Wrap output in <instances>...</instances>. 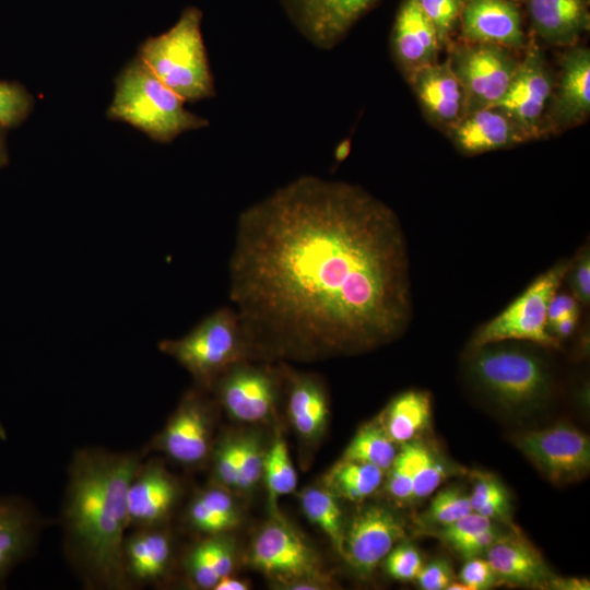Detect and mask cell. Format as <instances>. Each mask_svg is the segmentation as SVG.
Returning <instances> with one entry per match:
<instances>
[{
  "instance_id": "cell-1",
  "label": "cell",
  "mask_w": 590,
  "mask_h": 590,
  "mask_svg": "<svg viewBox=\"0 0 590 590\" xmlns=\"http://www.w3.org/2000/svg\"><path fill=\"white\" fill-rule=\"evenodd\" d=\"M229 299L251 357L314 361L388 344L413 315L401 222L358 185L298 177L240 213Z\"/></svg>"
},
{
  "instance_id": "cell-2",
  "label": "cell",
  "mask_w": 590,
  "mask_h": 590,
  "mask_svg": "<svg viewBox=\"0 0 590 590\" xmlns=\"http://www.w3.org/2000/svg\"><path fill=\"white\" fill-rule=\"evenodd\" d=\"M140 464L135 452L98 448L81 449L71 461L63 507L66 548L91 588H131L122 546L128 488Z\"/></svg>"
},
{
  "instance_id": "cell-3",
  "label": "cell",
  "mask_w": 590,
  "mask_h": 590,
  "mask_svg": "<svg viewBox=\"0 0 590 590\" xmlns=\"http://www.w3.org/2000/svg\"><path fill=\"white\" fill-rule=\"evenodd\" d=\"M472 352L468 364L470 378L506 412L527 414L550 400L552 375L539 354L503 342L472 347Z\"/></svg>"
},
{
  "instance_id": "cell-4",
  "label": "cell",
  "mask_w": 590,
  "mask_h": 590,
  "mask_svg": "<svg viewBox=\"0 0 590 590\" xmlns=\"http://www.w3.org/2000/svg\"><path fill=\"white\" fill-rule=\"evenodd\" d=\"M185 103L137 57L117 76L107 116L156 142L169 143L181 133L209 126L208 119L187 110Z\"/></svg>"
},
{
  "instance_id": "cell-5",
  "label": "cell",
  "mask_w": 590,
  "mask_h": 590,
  "mask_svg": "<svg viewBox=\"0 0 590 590\" xmlns=\"http://www.w3.org/2000/svg\"><path fill=\"white\" fill-rule=\"evenodd\" d=\"M202 12L187 7L166 32L149 37L138 58L185 102H199L215 95L202 31Z\"/></svg>"
},
{
  "instance_id": "cell-6",
  "label": "cell",
  "mask_w": 590,
  "mask_h": 590,
  "mask_svg": "<svg viewBox=\"0 0 590 590\" xmlns=\"http://www.w3.org/2000/svg\"><path fill=\"white\" fill-rule=\"evenodd\" d=\"M158 350L173 357L204 388L213 387L234 364L251 357L238 314L229 306L212 311L187 334L161 341Z\"/></svg>"
},
{
  "instance_id": "cell-7",
  "label": "cell",
  "mask_w": 590,
  "mask_h": 590,
  "mask_svg": "<svg viewBox=\"0 0 590 590\" xmlns=\"http://www.w3.org/2000/svg\"><path fill=\"white\" fill-rule=\"evenodd\" d=\"M569 264L570 259L558 261L536 276L503 311L476 329L471 347L504 341H528L558 349L559 341L548 331L547 310Z\"/></svg>"
},
{
  "instance_id": "cell-8",
  "label": "cell",
  "mask_w": 590,
  "mask_h": 590,
  "mask_svg": "<svg viewBox=\"0 0 590 590\" xmlns=\"http://www.w3.org/2000/svg\"><path fill=\"white\" fill-rule=\"evenodd\" d=\"M446 49L465 94L467 113L496 105L520 60L515 50L493 44L455 39Z\"/></svg>"
},
{
  "instance_id": "cell-9",
  "label": "cell",
  "mask_w": 590,
  "mask_h": 590,
  "mask_svg": "<svg viewBox=\"0 0 590 590\" xmlns=\"http://www.w3.org/2000/svg\"><path fill=\"white\" fill-rule=\"evenodd\" d=\"M554 82L544 51L530 38L504 96L493 107L506 114L530 141L543 138Z\"/></svg>"
},
{
  "instance_id": "cell-10",
  "label": "cell",
  "mask_w": 590,
  "mask_h": 590,
  "mask_svg": "<svg viewBox=\"0 0 590 590\" xmlns=\"http://www.w3.org/2000/svg\"><path fill=\"white\" fill-rule=\"evenodd\" d=\"M516 446L551 482L567 484L583 479L590 470V440L570 424L522 433Z\"/></svg>"
},
{
  "instance_id": "cell-11",
  "label": "cell",
  "mask_w": 590,
  "mask_h": 590,
  "mask_svg": "<svg viewBox=\"0 0 590 590\" xmlns=\"http://www.w3.org/2000/svg\"><path fill=\"white\" fill-rule=\"evenodd\" d=\"M405 536V526L392 509L371 505L344 526L342 556L357 573L367 575Z\"/></svg>"
},
{
  "instance_id": "cell-12",
  "label": "cell",
  "mask_w": 590,
  "mask_h": 590,
  "mask_svg": "<svg viewBox=\"0 0 590 590\" xmlns=\"http://www.w3.org/2000/svg\"><path fill=\"white\" fill-rule=\"evenodd\" d=\"M590 115V49L565 48L545 117V132L558 134L583 123Z\"/></svg>"
},
{
  "instance_id": "cell-13",
  "label": "cell",
  "mask_w": 590,
  "mask_h": 590,
  "mask_svg": "<svg viewBox=\"0 0 590 590\" xmlns=\"http://www.w3.org/2000/svg\"><path fill=\"white\" fill-rule=\"evenodd\" d=\"M250 560L275 579L297 582L315 579L319 563L315 552L290 526L281 521L266 524L256 536Z\"/></svg>"
},
{
  "instance_id": "cell-14",
  "label": "cell",
  "mask_w": 590,
  "mask_h": 590,
  "mask_svg": "<svg viewBox=\"0 0 590 590\" xmlns=\"http://www.w3.org/2000/svg\"><path fill=\"white\" fill-rule=\"evenodd\" d=\"M296 30L315 47L337 46L378 0H280Z\"/></svg>"
},
{
  "instance_id": "cell-15",
  "label": "cell",
  "mask_w": 590,
  "mask_h": 590,
  "mask_svg": "<svg viewBox=\"0 0 590 590\" xmlns=\"http://www.w3.org/2000/svg\"><path fill=\"white\" fill-rule=\"evenodd\" d=\"M219 398L227 413L241 422H260L268 417L279 393L274 371L238 362L214 382Z\"/></svg>"
},
{
  "instance_id": "cell-16",
  "label": "cell",
  "mask_w": 590,
  "mask_h": 590,
  "mask_svg": "<svg viewBox=\"0 0 590 590\" xmlns=\"http://www.w3.org/2000/svg\"><path fill=\"white\" fill-rule=\"evenodd\" d=\"M458 39L523 50L528 38L523 17L515 0H465Z\"/></svg>"
},
{
  "instance_id": "cell-17",
  "label": "cell",
  "mask_w": 590,
  "mask_h": 590,
  "mask_svg": "<svg viewBox=\"0 0 590 590\" xmlns=\"http://www.w3.org/2000/svg\"><path fill=\"white\" fill-rule=\"evenodd\" d=\"M155 447L184 465L200 464L211 447L209 408L197 391L188 392L156 438Z\"/></svg>"
},
{
  "instance_id": "cell-18",
  "label": "cell",
  "mask_w": 590,
  "mask_h": 590,
  "mask_svg": "<svg viewBox=\"0 0 590 590\" xmlns=\"http://www.w3.org/2000/svg\"><path fill=\"white\" fill-rule=\"evenodd\" d=\"M406 81L426 119L445 134L467 114L464 91L447 58L418 69Z\"/></svg>"
},
{
  "instance_id": "cell-19",
  "label": "cell",
  "mask_w": 590,
  "mask_h": 590,
  "mask_svg": "<svg viewBox=\"0 0 590 590\" xmlns=\"http://www.w3.org/2000/svg\"><path fill=\"white\" fill-rule=\"evenodd\" d=\"M390 43L393 60L405 79L438 61L442 49L434 26L415 0H402L394 17Z\"/></svg>"
},
{
  "instance_id": "cell-20",
  "label": "cell",
  "mask_w": 590,
  "mask_h": 590,
  "mask_svg": "<svg viewBox=\"0 0 590 590\" xmlns=\"http://www.w3.org/2000/svg\"><path fill=\"white\" fill-rule=\"evenodd\" d=\"M178 494L175 479L163 465L141 463L128 488V528H157L170 514Z\"/></svg>"
},
{
  "instance_id": "cell-21",
  "label": "cell",
  "mask_w": 590,
  "mask_h": 590,
  "mask_svg": "<svg viewBox=\"0 0 590 590\" xmlns=\"http://www.w3.org/2000/svg\"><path fill=\"white\" fill-rule=\"evenodd\" d=\"M464 155H479L530 141L502 110L487 107L467 113L447 133Z\"/></svg>"
},
{
  "instance_id": "cell-22",
  "label": "cell",
  "mask_w": 590,
  "mask_h": 590,
  "mask_svg": "<svg viewBox=\"0 0 590 590\" xmlns=\"http://www.w3.org/2000/svg\"><path fill=\"white\" fill-rule=\"evenodd\" d=\"M534 39L553 47L578 45L590 27L589 0H522Z\"/></svg>"
},
{
  "instance_id": "cell-23",
  "label": "cell",
  "mask_w": 590,
  "mask_h": 590,
  "mask_svg": "<svg viewBox=\"0 0 590 590\" xmlns=\"http://www.w3.org/2000/svg\"><path fill=\"white\" fill-rule=\"evenodd\" d=\"M485 558L499 583L550 588L555 577L538 550L516 532L503 533L487 550Z\"/></svg>"
},
{
  "instance_id": "cell-24",
  "label": "cell",
  "mask_w": 590,
  "mask_h": 590,
  "mask_svg": "<svg viewBox=\"0 0 590 590\" xmlns=\"http://www.w3.org/2000/svg\"><path fill=\"white\" fill-rule=\"evenodd\" d=\"M169 536L157 528L134 529L122 546L125 574L131 586L163 578L172 559Z\"/></svg>"
},
{
  "instance_id": "cell-25",
  "label": "cell",
  "mask_w": 590,
  "mask_h": 590,
  "mask_svg": "<svg viewBox=\"0 0 590 590\" xmlns=\"http://www.w3.org/2000/svg\"><path fill=\"white\" fill-rule=\"evenodd\" d=\"M37 517L22 498H0V583L33 548Z\"/></svg>"
},
{
  "instance_id": "cell-26",
  "label": "cell",
  "mask_w": 590,
  "mask_h": 590,
  "mask_svg": "<svg viewBox=\"0 0 590 590\" xmlns=\"http://www.w3.org/2000/svg\"><path fill=\"white\" fill-rule=\"evenodd\" d=\"M288 414L303 439L312 441L322 434L329 406L324 387L317 377L295 373L291 375Z\"/></svg>"
},
{
  "instance_id": "cell-27",
  "label": "cell",
  "mask_w": 590,
  "mask_h": 590,
  "mask_svg": "<svg viewBox=\"0 0 590 590\" xmlns=\"http://www.w3.org/2000/svg\"><path fill=\"white\" fill-rule=\"evenodd\" d=\"M429 418V394L420 390H409L391 401L385 411L381 425L396 444L404 445L427 427Z\"/></svg>"
},
{
  "instance_id": "cell-28",
  "label": "cell",
  "mask_w": 590,
  "mask_h": 590,
  "mask_svg": "<svg viewBox=\"0 0 590 590\" xmlns=\"http://www.w3.org/2000/svg\"><path fill=\"white\" fill-rule=\"evenodd\" d=\"M234 558L231 544L217 534L196 544L186 557V570L194 586L213 589L231 575Z\"/></svg>"
},
{
  "instance_id": "cell-29",
  "label": "cell",
  "mask_w": 590,
  "mask_h": 590,
  "mask_svg": "<svg viewBox=\"0 0 590 590\" xmlns=\"http://www.w3.org/2000/svg\"><path fill=\"white\" fill-rule=\"evenodd\" d=\"M381 469L361 461L342 459L328 474L329 491L349 500H362L380 486Z\"/></svg>"
},
{
  "instance_id": "cell-30",
  "label": "cell",
  "mask_w": 590,
  "mask_h": 590,
  "mask_svg": "<svg viewBox=\"0 0 590 590\" xmlns=\"http://www.w3.org/2000/svg\"><path fill=\"white\" fill-rule=\"evenodd\" d=\"M300 504L306 517L326 533L341 555L344 522L337 496L329 489L310 487L302 493Z\"/></svg>"
},
{
  "instance_id": "cell-31",
  "label": "cell",
  "mask_w": 590,
  "mask_h": 590,
  "mask_svg": "<svg viewBox=\"0 0 590 590\" xmlns=\"http://www.w3.org/2000/svg\"><path fill=\"white\" fill-rule=\"evenodd\" d=\"M397 453L396 442L388 436L382 425L373 423L357 432L342 459L369 463L388 471Z\"/></svg>"
},
{
  "instance_id": "cell-32",
  "label": "cell",
  "mask_w": 590,
  "mask_h": 590,
  "mask_svg": "<svg viewBox=\"0 0 590 590\" xmlns=\"http://www.w3.org/2000/svg\"><path fill=\"white\" fill-rule=\"evenodd\" d=\"M263 474L272 497L290 494L296 488V472L282 438H276L264 455Z\"/></svg>"
},
{
  "instance_id": "cell-33",
  "label": "cell",
  "mask_w": 590,
  "mask_h": 590,
  "mask_svg": "<svg viewBox=\"0 0 590 590\" xmlns=\"http://www.w3.org/2000/svg\"><path fill=\"white\" fill-rule=\"evenodd\" d=\"M421 449L418 442L404 444L389 469L387 491L398 502H412L413 479Z\"/></svg>"
},
{
  "instance_id": "cell-34",
  "label": "cell",
  "mask_w": 590,
  "mask_h": 590,
  "mask_svg": "<svg viewBox=\"0 0 590 590\" xmlns=\"http://www.w3.org/2000/svg\"><path fill=\"white\" fill-rule=\"evenodd\" d=\"M432 23L442 49H446L458 34L460 16L465 0H415Z\"/></svg>"
},
{
  "instance_id": "cell-35",
  "label": "cell",
  "mask_w": 590,
  "mask_h": 590,
  "mask_svg": "<svg viewBox=\"0 0 590 590\" xmlns=\"http://www.w3.org/2000/svg\"><path fill=\"white\" fill-rule=\"evenodd\" d=\"M472 511L469 494L460 487L450 486L435 495L422 519L426 524L440 528Z\"/></svg>"
},
{
  "instance_id": "cell-36",
  "label": "cell",
  "mask_w": 590,
  "mask_h": 590,
  "mask_svg": "<svg viewBox=\"0 0 590 590\" xmlns=\"http://www.w3.org/2000/svg\"><path fill=\"white\" fill-rule=\"evenodd\" d=\"M34 105L32 94L19 82L0 81V126L16 128L30 116Z\"/></svg>"
},
{
  "instance_id": "cell-37",
  "label": "cell",
  "mask_w": 590,
  "mask_h": 590,
  "mask_svg": "<svg viewBox=\"0 0 590 590\" xmlns=\"http://www.w3.org/2000/svg\"><path fill=\"white\" fill-rule=\"evenodd\" d=\"M448 473L445 462L422 445L413 479L412 502L429 496Z\"/></svg>"
},
{
  "instance_id": "cell-38",
  "label": "cell",
  "mask_w": 590,
  "mask_h": 590,
  "mask_svg": "<svg viewBox=\"0 0 590 590\" xmlns=\"http://www.w3.org/2000/svg\"><path fill=\"white\" fill-rule=\"evenodd\" d=\"M240 450L241 438H228L219 445L214 453L213 474L220 485L236 488Z\"/></svg>"
},
{
  "instance_id": "cell-39",
  "label": "cell",
  "mask_w": 590,
  "mask_h": 590,
  "mask_svg": "<svg viewBox=\"0 0 590 590\" xmlns=\"http://www.w3.org/2000/svg\"><path fill=\"white\" fill-rule=\"evenodd\" d=\"M264 455L259 441L252 436L241 437V450L236 488H252L263 473Z\"/></svg>"
},
{
  "instance_id": "cell-40",
  "label": "cell",
  "mask_w": 590,
  "mask_h": 590,
  "mask_svg": "<svg viewBox=\"0 0 590 590\" xmlns=\"http://www.w3.org/2000/svg\"><path fill=\"white\" fill-rule=\"evenodd\" d=\"M495 526V521L472 511L455 522L440 527L427 533L435 534L450 547L470 536Z\"/></svg>"
},
{
  "instance_id": "cell-41",
  "label": "cell",
  "mask_w": 590,
  "mask_h": 590,
  "mask_svg": "<svg viewBox=\"0 0 590 590\" xmlns=\"http://www.w3.org/2000/svg\"><path fill=\"white\" fill-rule=\"evenodd\" d=\"M423 567L418 551L409 544L394 546L386 556L388 574L398 580H414Z\"/></svg>"
},
{
  "instance_id": "cell-42",
  "label": "cell",
  "mask_w": 590,
  "mask_h": 590,
  "mask_svg": "<svg viewBox=\"0 0 590 590\" xmlns=\"http://www.w3.org/2000/svg\"><path fill=\"white\" fill-rule=\"evenodd\" d=\"M565 279H568L571 295L579 304L588 305L590 300V252L589 247L583 246L570 264Z\"/></svg>"
},
{
  "instance_id": "cell-43",
  "label": "cell",
  "mask_w": 590,
  "mask_h": 590,
  "mask_svg": "<svg viewBox=\"0 0 590 590\" xmlns=\"http://www.w3.org/2000/svg\"><path fill=\"white\" fill-rule=\"evenodd\" d=\"M459 580L469 590H484L498 585L499 580L486 558L473 557L467 559L462 566Z\"/></svg>"
},
{
  "instance_id": "cell-44",
  "label": "cell",
  "mask_w": 590,
  "mask_h": 590,
  "mask_svg": "<svg viewBox=\"0 0 590 590\" xmlns=\"http://www.w3.org/2000/svg\"><path fill=\"white\" fill-rule=\"evenodd\" d=\"M455 575L451 565L445 558H436L423 565L415 580L423 590H447L453 581Z\"/></svg>"
},
{
  "instance_id": "cell-45",
  "label": "cell",
  "mask_w": 590,
  "mask_h": 590,
  "mask_svg": "<svg viewBox=\"0 0 590 590\" xmlns=\"http://www.w3.org/2000/svg\"><path fill=\"white\" fill-rule=\"evenodd\" d=\"M506 496H508V493L505 486L496 477L480 473L476 474L472 492L469 494L473 511H476L489 502Z\"/></svg>"
},
{
  "instance_id": "cell-46",
  "label": "cell",
  "mask_w": 590,
  "mask_h": 590,
  "mask_svg": "<svg viewBox=\"0 0 590 590\" xmlns=\"http://www.w3.org/2000/svg\"><path fill=\"white\" fill-rule=\"evenodd\" d=\"M502 531L496 527H492L481 531L469 539L456 544L451 548L459 553L463 558L469 559L485 555L487 550L502 536Z\"/></svg>"
},
{
  "instance_id": "cell-47",
  "label": "cell",
  "mask_w": 590,
  "mask_h": 590,
  "mask_svg": "<svg viewBox=\"0 0 590 590\" xmlns=\"http://www.w3.org/2000/svg\"><path fill=\"white\" fill-rule=\"evenodd\" d=\"M198 497L205 505L228 520L234 527L238 523V510L232 497L225 491L221 488H210L199 494Z\"/></svg>"
},
{
  "instance_id": "cell-48",
  "label": "cell",
  "mask_w": 590,
  "mask_h": 590,
  "mask_svg": "<svg viewBox=\"0 0 590 590\" xmlns=\"http://www.w3.org/2000/svg\"><path fill=\"white\" fill-rule=\"evenodd\" d=\"M579 302L571 294L556 293L548 306L547 327L563 317L579 315Z\"/></svg>"
},
{
  "instance_id": "cell-49",
  "label": "cell",
  "mask_w": 590,
  "mask_h": 590,
  "mask_svg": "<svg viewBox=\"0 0 590 590\" xmlns=\"http://www.w3.org/2000/svg\"><path fill=\"white\" fill-rule=\"evenodd\" d=\"M579 315H569L563 317L553 323L548 324V331L554 335L558 341L568 338L573 334L577 327Z\"/></svg>"
},
{
  "instance_id": "cell-50",
  "label": "cell",
  "mask_w": 590,
  "mask_h": 590,
  "mask_svg": "<svg viewBox=\"0 0 590 590\" xmlns=\"http://www.w3.org/2000/svg\"><path fill=\"white\" fill-rule=\"evenodd\" d=\"M550 588L552 589H569V590H582L589 589V582L586 579L578 578H559L554 577L551 581Z\"/></svg>"
},
{
  "instance_id": "cell-51",
  "label": "cell",
  "mask_w": 590,
  "mask_h": 590,
  "mask_svg": "<svg viewBox=\"0 0 590 590\" xmlns=\"http://www.w3.org/2000/svg\"><path fill=\"white\" fill-rule=\"evenodd\" d=\"M214 590H246L248 586L239 580L232 579L229 576L222 578L213 588Z\"/></svg>"
},
{
  "instance_id": "cell-52",
  "label": "cell",
  "mask_w": 590,
  "mask_h": 590,
  "mask_svg": "<svg viewBox=\"0 0 590 590\" xmlns=\"http://www.w3.org/2000/svg\"><path fill=\"white\" fill-rule=\"evenodd\" d=\"M7 129L0 126V169L9 164V151L5 139Z\"/></svg>"
}]
</instances>
